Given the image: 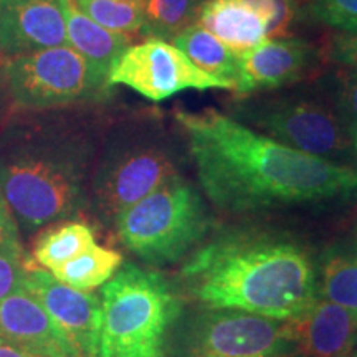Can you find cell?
Instances as JSON below:
<instances>
[{
    "label": "cell",
    "mask_w": 357,
    "mask_h": 357,
    "mask_svg": "<svg viewBox=\"0 0 357 357\" xmlns=\"http://www.w3.org/2000/svg\"><path fill=\"white\" fill-rule=\"evenodd\" d=\"M29 266L19 236L0 243V301L20 287Z\"/></svg>",
    "instance_id": "cell-27"
},
{
    "label": "cell",
    "mask_w": 357,
    "mask_h": 357,
    "mask_svg": "<svg viewBox=\"0 0 357 357\" xmlns=\"http://www.w3.org/2000/svg\"><path fill=\"white\" fill-rule=\"evenodd\" d=\"M199 185L231 215L357 195V167L281 144L215 108L177 109Z\"/></svg>",
    "instance_id": "cell-1"
},
{
    "label": "cell",
    "mask_w": 357,
    "mask_h": 357,
    "mask_svg": "<svg viewBox=\"0 0 357 357\" xmlns=\"http://www.w3.org/2000/svg\"><path fill=\"white\" fill-rule=\"evenodd\" d=\"M329 58L337 63L357 70V35H337L329 47Z\"/></svg>",
    "instance_id": "cell-28"
},
{
    "label": "cell",
    "mask_w": 357,
    "mask_h": 357,
    "mask_svg": "<svg viewBox=\"0 0 357 357\" xmlns=\"http://www.w3.org/2000/svg\"><path fill=\"white\" fill-rule=\"evenodd\" d=\"M289 357H301V356H298V354H296V356H289Z\"/></svg>",
    "instance_id": "cell-33"
},
{
    "label": "cell",
    "mask_w": 357,
    "mask_h": 357,
    "mask_svg": "<svg viewBox=\"0 0 357 357\" xmlns=\"http://www.w3.org/2000/svg\"><path fill=\"white\" fill-rule=\"evenodd\" d=\"M319 63V50L303 38H268L238 55V79L235 95L276 89L300 82Z\"/></svg>",
    "instance_id": "cell-12"
},
{
    "label": "cell",
    "mask_w": 357,
    "mask_h": 357,
    "mask_svg": "<svg viewBox=\"0 0 357 357\" xmlns=\"http://www.w3.org/2000/svg\"><path fill=\"white\" fill-rule=\"evenodd\" d=\"M63 45L68 40L60 0H0V50L17 56Z\"/></svg>",
    "instance_id": "cell-13"
},
{
    "label": "cell",
    "mask_w": 357,
    "mask_h": 357,
    "mask_svg": "<svg viewBox=\"0 0 357 357\" xmlns=\"http://www.w3.org/2000/svg\"><path fill=\"white\" fill-rule=\"evenodd\" d=\"M195 22L236 55L266 40L265 24L245 0H204Z\"/></svg>",
    "instance_id": "cell-16"
},
{
    "label": "cell",
    "mask_w": 357,
    "mask_h": 357,
    "mask_svg": "<svg viewBox=\"0 0 357 357\" xmlns=\"http://www.w3.org/2000/svg\"><path fill=\"white\" fill-rule=\"evenodd\" d=\"M230 116L291 149L357 167L349 137L334 105L329 106L321 98L306 95L242 98L231 106Z\"/></svg>",
    "instance_id": "cell-8"
},
{
    "label": "cell",
    "mask_w": 357,
    "mask_h": 357,
    "mask_svg": "<svg viewBox=\"0 0 357 357\" xmlns=\"http://www.w3.org/2000/svg\"><path fill=\"white\" fill-rule=\"evenodd\" d=\"M0 341L43 357H78L42 305L22 284L0 301Z\"/></svg>",
    "instance_id": "cell-14"
},
{
    "label": "cell",
    "mask_w": 357,
    "mask_h": 357,
    "mask_svg": "<svg viewBox=\"0 0 357 357\" xmlns=\"http://www.w3.org/2000/svg\"><path fill=\"white\" fill-rule=\"evenodd\" d=\"M296 354L293 321L204 306H184L169 331L164 351V357H289Z\"/></svg>",
    "instance_id": "cell-7"
},
{
    "label": "cell",
    "mask_w": 357,
    "mask_h": 357,
    "mask_svg": "<svg viewBox=\"0 0 357 357\" xmlns=\"http://www.w3.org/2000/svg\"><path fill=\"white\" fill-rule=\"evenodd\" d=\"M202 0H142L144 26L151 38L174 40L195 20Z\"/></svg>",
    "instance_id": "cell-22"
},
{
    "label": "cell",
    "mask_w": 357,
    "mask_h": 357,
    "mask_svg": "<svg viewBox=\"0 0 357 357\" xmlns=\"http://www.w3.org/2000/svg\"><path fill=\"white\" fill-rule=\"evenodd\" d=\"M96 243L95 231L86 222L70 220L52 227L35 242L33 260L43 270H55Z\"/></svg>",
    "instance_id": "cell-21"
},
{
    "label": "cell",
    "mask_w": 357,
    "mask_h": 357,
    "mask_svg": "<svg viewBox=\"0 0 357 357\" xmlns=\"http://www.w3.org/2000/svg\"><path fill=\"white\" fill-rule=\"evenodd\" d=\"M13 236H19L17 222L13 218V213L8 207L6 197H3L2 190H0V243L8 238H13Z\"/></svg>",
    "instance_id": "cell-29"
},
{
    "label": "cell",
    "mask_w": 357,
    "mask_h": 357,
    "mask_svg": "<svg viewBox=\"0 0 357 357\" xmlns=\"http://www.w3.org/2000/svg\"><path fill=\"white\" fill-rule=\"evenodd\" d=\"M293 328L301 357H352L357 349V319L323 296Z\"/></svg>",
    "instance_id": "cell-15"
},
{
    "label": "cell",
    "mask_w": 357,
    "mask_h": 357,
    "mask_svg": "<svg viewBox=\"0 0 357 357\" xmlns=\"http://www.w3.org/2000/svg\"><path fill=\"white\" fill-rule=\"evenodd\" d=\"M319 296L333 301L357 319V243L329 247L318 263Z\"/></svg>",
    "instance_id": "cell-18"
},
{
    "label": "cell",
    "mask_w": 357,
    "mask_h": 357,
    "mask_svg": "<svg viewBox=\"0 0 357 357\" xmlns=\"http://www.w3.org/2000/svg\"><path fill=\"white\" fill-rule=\"evenodd\" d=\"M83 13L98 25L131 38L144 26L142 3L123 0H73Z\"/></svg>",
    "instance_id": "cell-23"
},
{
    "label": "cell",
    "mask_w": 357,
    "mask_h": 357,
    "mask_svg": "<svg viewBox=\"0 0 357 357\" xmlns=\"http://www.w3.org/2000/svg\"><path fill=\"white\" fill-rule=\"evenodd\" d=\"M93 146L73 134L30 136L0 153V190L25 231L75 217L86 205Z\"/></svg>",
    "instance_id": "cell-3"
},
{
    "label": "cell",
    "mask_w": 357,
    "mask_h": 357,
    "mask_svg": "<svg viewBox=\"0 0 357 357\" xmlns=\"http://www.w3.org/2000/svg\"><path fill=\"white\" fill-rule=\"evenodd\" d=\"M22 287L37 300L78 357H96L101 300L58 281L48 270L29 266Z\"/></svg>",
    "instance_id": "cell-11"
},
{
    "label": "cell",
    "mask_w": 357,
    "mask_h": 357,
    "mask_svg": "<svg viewBox=\"0 0 357 357\" xmlns=\"http://www.w3.org/2000/svg\"><path fill=\"white\" fill-rule=\"evenodd\" d=\"M356 352H357V349H356Z\"/></svg>",
    "instance_id": "cell-34"
},
{
    "label": "cell",
    "mask_w": 357,
    "mask_h": 357,
    "mask_svg": "<svg viewBox=\"0 0 357 357\" xmlns=\"http://www.w3.org/2000/svg\"><path fill=\"white\" fill-rule=\"evenodd\" d=\"M178 50L211 77L229 83L235 91L238 79V55L199 25H190L172 40Z\"/></svg>",
    "instance_id": "cell-19"
},
{
    "label": "cell",
    "mask_w": 357,
    "mask_h": 357,
    "mask_svg": "<svg viewBox=\"0 0 357 357\" xmlns=\"http://www.w3.org/2000/svg\"><path fill=\"white\" fill-rule=\"evenodd\" d=\"M213 217L200 190L178 174L114 222L119 242L151 266L184 261L212 234Z\"/></svg>",
    "instance_id": "cell-6"
},
{
    "label": "cell",
    "mask_w": 357,
    "mask_h": 357,
    "mask_svg": "<svg viewBox=\"0 0 357 357\" xmlns=\"http://www.w3.org/2000/svg\"><path fill=\"white\" fill-rule=\"evenodd\" d=\"M12 100L24 108H53L98 98L108 79L70 45L13 56L6 66Z\"/></svg>",
    "instance_id": "cell-9"
},
{
    "label": "cell",
    "mask_w": 357,
    "mask_h": 357,
    "mask_svg": "<svg viewBox=\"0 0 357 357\" xmlns=\"http://www.w3.org/2000/svg\"><path fill=\"white\" fill-rule=\"evenodd\" d=\"M314 20L347 35H357V0H306Z\"/></svg>",
    "instance_id": "cell-26"
},
{
    "label": "cell",
    "mask_w": 357,
    "mask_h": 357,
    "mask_svg": "<svg viewBox=\"0 0 357 357\" xmlns=\"http://www.w3.org/2000/svg\"><path fill=\"white\" fill-rule=\"evenodd\" d=\"M352 357H357V352H354V354H352Z\"/></svg>",
    "instance_id": "cell-32"
},
{
    "label": "cell",
    "mask_w": 357,
    "mask_h": 357,
    "mask_svg": "<svg viewBox=\"0 0 357 357\" xmlns=\"http://www.w3.org/2000/svg\"><path fill=\"white\" fill-rule=\"evenodd\" d=\"M121 266V253L95 243L73 260L52 270L50 273L71 288L89 291L108 283Z\"/></svg>",
    "instance_id": "cell-20"
},
{
    "label": "cell",
    "mask_w": 357,
    "mask_h": 357,
    "mask_svg": "<svg viewBox=\"0 0 357 357\" xmlns=\"http://www.w3.org/2000/svg\"><path fill=\"white\" fill-rule=\"evenodd\" d=\"M60 2L65 17L68 45L82 53L89 63L108 79L111 66L116 58L129 47L131 38L98 25L86 13L79 10L73 0H60Z\"/></svg>",
    "instance_id": "cell-17"
},
{
    "label": "cell",
    "mask_w": 357,
    "mask_h": 357,
    "mask_svg": "<svg viewBox=\"0 0 357 357\" xmlns=\"http://www.w3.org/2000/svg\"><path fill=\"white\" fill-rule=\"evenodd\" d=\"M96 357H164L169 331L184 310L177 284L128 263L101 287Z\"/></svg>",
    "instance_id": "cell-4"
},
{
    "label": "cell",
    "mask_w": 357,
    "mask_h": 357,
    "mask_svg": "<svg viewBox=\"0 0 357 357\" xmlns=\"http://www.w3.org/2000/svg\"><path fill=\"white\" fill-rule=\"evenodd\" d=\"M176 284L197 306L280 321L303 318L319 296L311 250L288 231L261 227L208 235L182 261Z\"/></svg>",
    "instance_id": "cell-2"
},
{
    "label": "cell",
    "mask_w": 357,
    "mask_h": 357,
    "mask_svg": "<svg viewBox=\"0 0 357 357\" xmlns=\"http://www.w3.org/2000/svg\"><path fill=\"white\" fill-rule=\"evenodd\" d=\"M113 84H124L151 101H164L184 89H234L199 70L176 45L159 38L129 45L111 66L108 86Z\"/></svg>",
    "instance_id": "cell-10"
},
{
    "label": "cell",
    "mask_w": 357,
    "mask_h": 357,
    "mask_svg": "<svg viewBox=\"0 0 357 357\" xmlns=\"http://www.w3.org/2000/svg\"><path fill=\"white\" fill-rule=\"evenodd\" d=\"M181 141L158 121L124 124L111 132L91 177V207L106 225L131 205L181 174L184 166Z\"/></svg>",
    "instance_id": "cell-5"
},
{
    "label": "cell",
    "mask_w": 357,
    "mask_h": 357,
    "mask_svg": "<svg viewBox=\"0 0 357 357\" xmlns=\"http://www.w3.org/2000/svg\"><path fill=\"white\" fill-rule=\"evenodd\" d=\"M265 24L266 38H283L293 33L300 17L296 0H245Z\"/></svg>",
    "instance_id": "cell-25"
},
{
    "label": "cell",
    "mask_w": 357,
    "mask_h": 357,
    "mask_svg": "<svg viewBox=\"0 0 357 357\" xmlns=\"http://www.w3.org/2000/svg\"><path fill=\"white\" fill-rule=\"evenodd\" d=\"M334 109L349 137L352 154L357 164V70H341L334 86Z\"/></svg>",
    "instance_id": "cell-24"
},
{
    "label": "cell",
    "mask_w": 357,
    "mask_h": 357,
    "mask_svg": "<svg viewBox=\"0 0 357 357\" xmlns=\"http://www.w3.org/2000/svg\"><path fill=\"white\" fill-rule=\"evenodd\" d=\"M0 357H43L35 352L25 349V347L10 344V342L0 341Z\"/></svg>",
    "instance_id": "cell-30"
},
{
    "label": "cell",
    "mask_w": 357,
    "mask_h": 357,
    "mask_svg": "<svg viewBox=\"0 0 357 357\" xmlns=\"http://www.w3.org/2000/svg\"><path fill=\"white\" fill-rule=\"evenodd\" d=\"M123 2H134V3H142V0H123Z\"/></svg>",
    "instance_id": "cell-31"
}]
</instances>
